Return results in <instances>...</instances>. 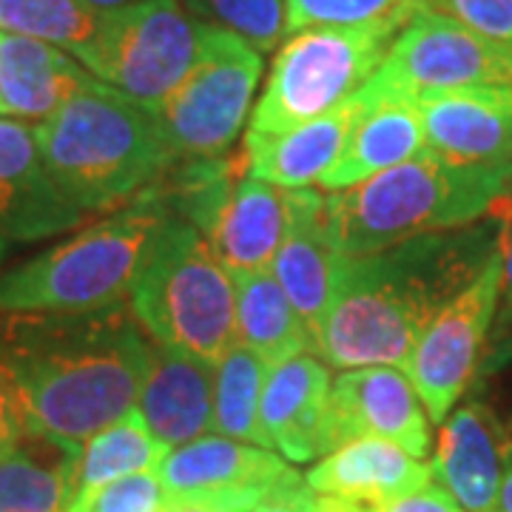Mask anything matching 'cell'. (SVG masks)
Here are the masks:
<instances>
[{
	"label": "cell",
	"instance_id": "cell-1",
	"mask_svg": "<svg viewBox=\"0 0 512 512\" xmlns=\"http://www.w3.org/2000/svg\"><path fill=\"white\" fill-rule=\"evenodd\" d=\"M151 339L128 302L92 313L0 316V367L29 430L83 444L137 407Z\"/></svg>",
	"mask_w": 512,
	"mask_h": 512
},
{
	"label": "cell",
	"instance_id": "cell-2",
	"mask_svg": "<svg viewBox=\"0 0 512 512\" xmlns=\"http://www.w3.org/2000/svg\"><path fill=\"white\" fill-rule=\"evenodd\" d=\"M501 242V237H498ZM484 234H424L370 256H345L316 336L333 367H402L433 316L498 248Z\"/></svg>",
	"mask_w": 512,
	"mask_h": 512
},
{
	"label": "cell",
	"instance_id": "cell-3",
	"mask_svg": "<svg viewBox=\"0 0 512 512\" xmlns=\"http://www.w3.org/2000/svg\"><path fill=\"white\" fill-rule=\"evenodd\" d=\"M35 134L52 180L83 214L143 200L177 163L154 114L97 77Z\"/></svg>",
	"mask_w": 512,
	"mask_h": 512
},
{
	"label": "cell",
	"instance_id": "cell-4",
	"mask_svg": "<svg viewBox=\"0 0 512 512\" xmlns=\"http://www.w3.org/2000/svg\"><path fill=\"white\" fill-rule=\"evenodd\" d=\"M512 194V171L447 163L433 151L328 197L330 234L342 256H370L407 239L461 231L493 217Z\"/></svg>",
	"mask_w": 512,
	"mask_h": 512
},
{
	"label": "cell",
	"instance_id": "cell-5",
	"mask_svg": "<svg viewBox=\"0 0 512 512\" xmlns=\"http://www.w3.org/2000/svg\"><path fill=\"white\" fill-rule=\"evenodd\" d=\"M165 217L148 191L143 200L0 274V316L92 313L126 302Z\"/></svg>",
	"mask_w": 512,
	"mask_h": 512
},
{
	"label": "cell",
	"instance_id": "cell-6",
	"mask_svg": "<svg viewBox=\"0 0 512 512\" xmlns=\"http://www.w3.org/2000/svg\"><path fill=\"white\" fill-rule=\"evenodd\" d=\"M140 330L160 348L220 365L237 342V291L208 239L183 217H165L128 291Z\"/></svg>",
	"mask_w": 512,
	"mask_h": 512
},
{
	"label": "cell",
	"instance_id": "cell-7",
	"mask_svg": "<svg viewBox=\"0 0 512 512\" xmlns=\"http://www.w3.org/2000/svg\"><path fill=\"white\" fill-rule=\"evenodd\" d=\"M413 15L367 26H316L285 37L251 114V131L282 134L339 109L379 72Z\"/></svg>",
	"mask_w": 512,
	"mask_h": 512
},
{
	"label": "cell",
	"instance_id": "cell-8",
	"mask_svg": "<svg viewBox=\"0 0 512 512\" xmlns=\"http://www.w3.org/2000/svg\"><path fill=\"white\" fill-rule=\"evenodd\" d=\"M180 214L208 239L225 271H271L282 245L288 200L285 188L248 174L245 151L225 160H197L180 174Z\"/></svg>",
	"mask_w": 512,
	"mask_h": 512
},
{
	"label": "cell",
	"instance_id": "cell-9",
	"mask_svg": "<svg viewBox=\"0 0 512 512\" xmlns=\"http://www.w3.org/2000/svg\"><path fill=\"white\" fill-rule=\"evenodd\" d=\"M208 23L180 0H148L100 18L80 66L106 86L154 111L194 69Z\"/></svg>",
	"mask_w": 512,
	"mask_h": 512
},
{
	"label": "cell",
	"instance_id": "cell-10",
	"mask_svg": "<svg viewBox=\"0 0 512 512\" xmlns=\"http://www.w3.org/2000/svg\"><path fill=\"white\" fill-rule=\"evenodd\" d=\"M262 77V57L248 40L208 26L194 69L151 111L177 157L217 160L237 143Z\"/></svg>",
	"mask_w": 512,
	"mask_h": 512
},
{
	"label": "cell",
	"instance_id": "cell-11",
	"mask_svg": "<svg viewBox=\"0 0 512 512\" xmlns=\"http://www.w3.org/2000/svg\"><path fill=\"white\" fill-rule=\"evenodd\" d=\"M476 86H512V46L424 9L390 43L379 72L365 83L376 100H413Z\"/></svg>",
	"mask_w": 512,
	"mask_h": 512
},
{
	"label": "cell",
	"instance_id": "cell-12",
	"mask_svg": "<svg viewBox=\"0 0 512 512\" xmlns=\"http://www.w3.org/2000/svg\"><path fill=\"white\" fill-rule=\"evenodd\" d=\"M501 274L504 251L498 242L484 268L433 316L404 365L427 416L436 424L453 413L476 376L481 348L490 336L501 302Z\"/></svg>",
	"mask_w": 512,
	"mask_h": 512
},
{
	"label": "cell",
	"instance_id": "cell-13",
	"mask_svg": "<svg viewBox=\"0 0 512 512\" xmlns=\"http://www.w3.org/2000/svg\"><path fill=\"white\" fill-rule=\"evenodd\" d=\"M356 439L399 444L419 461L430 456V416L402 367H356L330 382L322 456Z\"/></svg>",
	"mask_w": 512,
	"mask_h": 512
},
{
	"label": "cell",
	"instance_id": "cell-14",
	"mask_svg": "<svg viewBox=\"0 0 512 512\" xmlns=\"http://www.w3.org/2000/svg\"><path fill=\"white\" fill-rule=\"evenodd\" d=\"M171 498H222L254 510L279 484L299 473L285 458L259 444L225 436H200L174 447L157 467Z\"/></svg>",
	"mask_w": 512,
	"mask_h": 512
},
{
	"label": "cell",
	"instance_id": "cell-15",
	"mask_svg": "<svg viewBox=\"0 0 512 512\" xmlns=\"http://www.w3.org/2000/svg\"><path fill=\"white\" fill-rule=\"evenodd\" d=\"M427 148L458 165L512 171V86L430 94L419 103Z\"/></svg>",
	"mask_w": 512,
	"mask_h": 512
},
{
	"label": "cell",
	"instance_id": "cell-16",
	"mask_svg": "<svg viewBox=\"0 0 512 512\" xmlns=\"http://www.w3.org/2000/svg\"><path fill=\"white\" fill-rule=\"evenodd\" d=\"M288 222L271 274L311 330L313 342L333 299L342 251L330 234L328 197L313 188H285Z\"/></svg>",
	"mask_w": 512,
	"mask_h": 512
},
{
	"label": "cell",
	"instance_id": "cell-17",
	"mask_svg": "<svg viewBox=\"0 0 512 512\" xmlns=\"http://www.w3.org/2000/svg\"><path fill=\"white\" fill-rule=\"evenodd\" d=\"M512 439L484 402L453 407L441 421L430 473L467 512H495Z\"/></svg>",
	"mask_w": 512,
	"mask_h": 512
},
{
	"label": "cell",
	"instance_id": "cell-18",
	"mask_svg": "<svg viewBox=\"0 0 512 512\" xmlns=\"http://www.w3.org/2000/svg\"><path fill=\"white\" fill-rule=\"evenodd\" d=\"M83 211L57 188L32 123L0 117V237L46 239L69 231Z\"/></svg>",
	"mask_w": 512,
	"mask_h": 512
},
{
	"label": "cell",
	"instance_id": "cell-19",
	"mask_svg": "<svg viewBox=\"0 0 512 512\" xmlns=\"http://www.w3.org/2000/svg\"><path fill=\"white\" fill-rule=\"evenodd\" d=\"M370 106L373 100L362 86L339 109L328 111L291 131L262 134V131L248 128L242 140L248 174L279 188H308L311 183H319L322 174L348 148L353 131L365 120Z\"/></svg>",
	"mask_w": 512,
	"mask_h": 512
},
{
	"label": "cell",
	"instance_id": "cell-20",
	"mask_svg": "<svg viewBox=\"0 0 512 512\" xmlns=\"http://www.w3.org/2000/svg\"><path fill=\"white\" fill-rule=\"evenodd\" d=\"M330 396V373L313 353L271 367L262 402L256 444L285 461L322 456V419Z\"/></svg>",
	"mask_w": 512,
	"mask_h": 512
},
{
	"label": "cell",
	"instance_id": "cell-21",
	"mask_svg": "<svg viewBox=\"0 0 512 512\" xmlns=\"http://www.w3.org/2000/svg\"><path fill=\"white\" fill-rule=\"evenodd\" d=\"M214 382L217 365L151 342V365L134 410L168 450L183 447L214 427Z\"/></svg>",
	"mask_w": 512,
	"mask_h": 512
},
{
	"label": "cell",
	"instance_id": "cell-22",
	"mask_svg": "<svg viewBox=\"0 0 512 512\" xmlns=\"http://www.w3.org/2000/svg\"><path fill=\"white\" fill-rule=\"evenodd\" d=\"M305 481L316 495L342 498L359 507H376L433 484V473L430 464H421L399 444L356 439L311 467Z\"/></svg>",
	"mask_w": 512,
	"mask_h": 512
},
{
	"label": "cell",
	"instance_id": "cell-23",
	"mask_svg": "<svg viewBox=\"0 0 512 512\" xmlns=\"http://www.w3.org/2000/svg\"><path fill=\"white\" fill-rule=\"evenodd\" d=\"M92 77L52 43L0 32V117L43 123Z\"/></svg>",
	"mask_w": 512,
	"mask_h": 512
},
{
	"label": "cell",
	"instance_id": "cell-24",
	"mask_svg": "<svg viewBox=\"0 0 512 512\" xmlns=\"http://www.w3.org/2000/svg\"><path fill=\"white\" fill-rule=\"evenodd\" d=\"M80 444L26 430L0 456V512H69Z\"/></svg>",
	"mask_w": 512,
	"mask_h": 512
},
{
	"label": "cell",
	"instance_id": "cell-25",
	"mask_svg": "<svg viewBox=\"0 0 512 512\" xmlns=\"http://www.w3.org/2000/svg\"><path fill=\"white\" fill-rule=\"evenodd\" d=\"M370 100L373 106L353 131L348 148L319 180L325 191H342L350 185H359L373 174H382L393 165L410 163L430 151L419 106L413 100H376L373 94Z\"/></svg>",
	"mask_w": 512,
	"mask_h": 512
},
{
	"label": "cell",
	"instance_id": "cell-26",
	"mask_svg": "<svg viewBox=\"0 0 512 512\" xmlns=\"http://www.w3.org/2000/svg\"><path fill=\"white\" fill-rule=\"evenodd\" d=\"M237 342L259 353L268 365L288 362L302 353H316L311 330L271 271L237 274Z\"/></svg>",
	"mask_w": 512,
	"mask_h": 512
},
{
	"label": "cell",
	"instance_id": "cell-27",
	"mask_svg": "<svg viewBox=\"0 0 512 512\" xmlns=\"http://www.w3.org/2000/svg\"><path fill=\"white\" fill-rule=\"evenodd\" d=\"M171 450L151 436L148 424L137 410L114 421L97 436L80 444L77 458V498L89 495L111 481L137 473H154Z\"/></svg>",
	"mask_w": 512,
	"mask_h": 512
},
{
	"label": "cell",
	"instance_id": "cell-28",
	"mask_svg": "<svg viewBox=\"0 0 512 512\" xmlns=\"http://www.w3.org/2000/svg\"><path fill=\"white\" fill-rule=\"evenodd\" d=\"M271 365L251 348L234 342L217 365L214 382V433L234 441L256 444L259 402Z\"/></svg>",
	"mask_w": 512,
	"mask_h": 512
},
{
	"label": "cell",
	"instance_id": "cell-29",
	"mask_svg": "<svg viewBox=\"0 0 512 512\" xmlns=\"http://www.w3.org/2000/svg\"><path fill=\"white\" fill-rule=\"evenodd\" d=\"M100 18L83 0H0V32L52 43L77 63L92 46Z\"/></svg>",
	"mask_w": 512,
	"mask_h": 512
},
{
	"label": "cell",
	"instance_id": "cell-30",
	"mask_svg": "<svg viewBox=\"0 0 512 512\" xmlns=\"http://www.w3.org/2000/svg\"><path fill=\"white\" fill-rule=\"evenodd\" d=\"M188 15L234 32L256 52H271L285 37V0H180Z\"/></svg>",
	"mask_w": 512,
	"mask_h": 512
},
{
	"label": "cell",
	"instance_id": "cell-31",
	"mask_svg": "<svg viewBox=\"0 0 512 512\" xmlns=\"http://www.w3.org/2000/svg\"><path fill=\"white\" fill-rule=\"evenodd\" d=\"M419 9L421 0H285V37L316 26H367Z\"/></svg>",
	"mask_w": 512,
	"mask_h": 512
},
{
	"label": "cell",
	"instance_id": "cell-32",
	"mask_svg": "<svg viewBox=\"0 0 512 512\" xmlns=\"http://www.w3.org/2000/svg\"><path fill=\"white\" fill-rule=\"evenodd\" d=\"M171 501L163 481L154 473H137L111 481L89 495L74 498L69 512H163Z\"/></svg>",
	"mask_w": 512,
	"mask_h": 512
},
{
	"label": "cell",
	"instance_id": "cell-33",
	"mask_svg": "<svg viewBox=\"0 0 512 512\" xmlns=\"http://www.w3.org/2000/svg\"><path fill=\"white\" fill-rule=\"evenodd\" d=\"M421 6L464 23L487 40L512 46V0H421Z\"/></svg>",
	"mask_w": 512,
	"mask_h": 512
},
{
	"label": "cell",
	"instance_id": "cell-34",
	"mask_svg": "<svg viewBox=\"0 0 512 512\" xmlns=\"http://www.w3.org/2000/svg\"><path fill=\"white\" fill-rule=\"evenodd\" d=\"M365 512H467L453 495L439 484H427L416 493H407L402 498L384 501L376 507H365Z\"/></svg>",
	"mask_w": 512,
	"mask_h": 512
},
{
	"label": "cell",
	"instance_id": "cell-35",
	"mask_svg": "<svg viewBox=\"0 0 512 512\" xmlns=\"http://www.w3.org/2000/svg\"><path fill=\"white\" fill-rule=\"evenodd\" d=\"M29 430L26 424V413L20 407L15 384L6 376V370L0 367V456L15 444V441Z\"/></svg>",
	"mask_w": 512,
	"mask_h": 512
},
{
	"label": "cell",
	"instance_id": "cell-36",
	"mask_svg": "<svg viewBox=\"0 0 512 512\" xmlns=\"http://www.w3.org/2000/svg\"><path fill=\"white\" fill-rule=\"evenodd\" d=\"M501 217V251H504V274H501V302H498V325L507 330L512 325V194L495 205Z\"/></svg>",
	"mask_w": 512,
	"mask_h": 512
},
{
	"label": "cell",
	"instance_id": "cell-37",
	"mask_svg": "<svg viewBox=\"0 0 512 512\" xmlns=\"http://www.w3.org/2000/svg\"><path fill=\"white\" fill-rule=\"evenodd\" d=\"M316 498L308 487V481L302 476L291 478L285 484H279L268 498H262L251 512H313L316 510Z\"/></svg>",
	"mask_w": 512,
	"mask_h": 512
},
{
	"label": "cell",
	"instance_id": "cell-38",
	"mask_svg": "<svg viewBox=\"0 0 512 512\" xmlns=\"http://www.w3.org/2000/svg\"><path fill=\"white\" fill-rule=\"evenodd\" d=\"M163 512H251L222 498H171Z\"/></svg>",
	"mask_w": 512,
	"mask_h": 512
},
{
	"label": "cell",
	"instance_id": "cell-39",
	"mask_svg": "<svg viewBox=\"0 0 512 512\" xmlns=\"http://www.w3.org/2000/svg\"><path fill=\"white\" fill-rule=\"evenodd\" d=\"M313 512H365V507L350 504V501H342V498L319 495V498H316V510Z\"/></svg>",
	"mask_w": 512,
	"mask_h": 512
},
{
	"label": "cell",
	"instance_id": "cell-40",
	"mask_svg": "<svg viewBox=\"0 0 512 512\" xmlns=\"http://www.w3.org/2000/svg\"><path fill=\"white\" fill-rule=\"evenodd\" d=\"M89 3L97 15H109V12H120V9H128V6H140V3H148V0H83Z\"/></svg>",
	"mask_w": 512,
	"mask_h": 512
},
{
	"label": "cell",
	"instance_id": "cell-41",
	"mask_svg": "<svg viewBox=\"0 0 512 512\" xmlns=\"http://www.w3.org/2000/svg\"><path fill=\"white\" fill-rule=\"evenodd\" d=\"M495 512H512V456L504 470V481H501V493H498V510Z\"/></svg>",
	"mask_w": 512,
	"mask_h": 512
}]
</instances>
